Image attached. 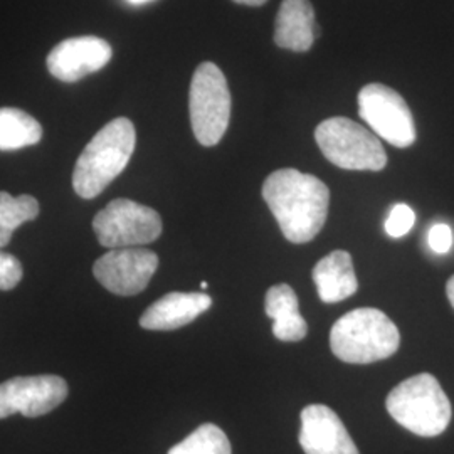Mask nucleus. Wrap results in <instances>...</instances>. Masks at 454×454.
<instances>
[{
    "mask_svg": "<svg viewBox=\"0 0 454 454\" xmlns=\"http://www.w3.org/2000/svg\"><path fill=\"white\" fill-rule=\"evenodd\" d=\"M262 199L290 243H309L325 226L330 191L311 174L296 168L276 170L262 184Z\"/></svg>",
    "mask_w": 454,
    "mask_h": 454,
    "instance_id": "nucleus-1",
    "label": "nucleus"
},
{
    "mask_svg": "<svg viewBox=\"0 0 454 454\" xmlns=\"http://www.w3.org/2000/svg\"><path fill=\"white\" fill-rule=\"evenodd\" d=\"M137 131L129 118H114L84 146L73 172V189L82 199H95L130 162Z\"/></svg>",
    "mask_w": 454,
    "mask_h": 454,
    "instance_id": "nucleus-2",
    "label": "nucleus"
},
{
    "mask_svg": "<svg viewBox=\"0 0 454 454\" xmlns=\"http://www.w3.org/2000/svg\"><path fill=\"white\" fill-rule=\"evenodd\" d=\"M401 345V333L389 317L375 309L345 313L332 326L330 347L341 362L372 364L392 357Z\"/></svg>",
    "mask_w": 454,
    "mask_h": 454,
    "instance_id": "nucleus-3",
    "label": "nucleus"
},
{
    "mask_svg": "<svg viewBox=\"0 0 454 454\" xmlns=\"http://www.w3.org/2000/svg\"><path fill=\"white\" fill-rule=\"evenodd\" d=\"M392 419L407 431L434 438L442 434L451 422V403L431 373H419L390 390L386 401Z\"/></svg>",
    "mask_w": 454,
    "mask_h": 454,
    "instance_id": "nucleus-4",
    "label": "nucleus"
},
{
    "mask_svg": "<svg viewBox=\"0 0 454 454\" xmlns=\"http://www.w3.org/2000/svg\"><path fill=\"white\" fill-rule=\"evenodd\" d=\"M315 140L326 160L345 170L379 172L387 165V153L379 137L354 120L335 116L322 121Z\"/></svg>",
    "mask_w": 454,
    "mask_h": 454,
    "instance_id": "nucleus-5",
    "label": "nucleus"
},
{
    "mask_svg": "<svg viewBox=\"0 0 454 454\" xmlns=\"http://www.w3.org/2000/svg\"><path fill=\"white\" fill-rule=\"evenodd\" d=\"M231 105L226 76L219 66H197L189 91V114L200 145L214 146L223 140L231 120Z\"/></svg>",
    "mask_w": 454,
    "mask_h": 454,
    "instance_id": "nucleus-6",
    "label": "nucleus"
},
{
    "mask_svg": "<svg viewBox=\"0 0 454 454\" xmlns=\"http://www.w3.org/2000/svg\"><path fill=\"white\" fill-rule=\"evenodd\" d=\"M98 243L108 249L140 247L162 234L160 214L130 199H114L93 219Z\"/></svg>",
    "mask_w": 454,
    "mask_h": 454,
    "instance_id": "nucleus-7",
    "label": "nucleus"
},
{
    "mask_svg": "<svg viewBox=\"0 0 454 454\" xmlns=\"http://www.w3.org/2000/svg\"><path fill=\"white\" fill-rule=\"evenodd\" d=\"M358 114L390 145L407 148L416 142V125L406 99L386 84L372 82L360 90Z\"/></svg>",
    "mask_w": 454,
    "mask_h": 454,
    "instance_id": "nucleus-8",
    "label": "nucleus"
},
{
    "mask_svg": "<svg viewBox=\"0 0 454 454\" xmlns=\"http://www.w3.org/2000/svg\"><path fill=\"white\" fill-rule=\"evenodd\" d=\"M67 397V384L59 375L14 377L0 384V419L12 414L26 418L44 416L61 406Z\"/></svg>",
    "mask_w": 454,
    "mask_h": 454,
    "instance_id": "nucleus-9",
    "label": "nucleus"
},
{
    "mask_svg": "<svg viewBox=\"0 0 454 454\" xmlns=\"http://www.w3.org/2000/svg\"><path fill=\"white\" fill-rule=\"evenodd\" d=\"M159 268V256L145 247L110 249L93 264L98 281L118 296L144 292Z\"/></svg>",
    "mask_w": 454,
    "mask_h": 454,
    "instance_id": "nucleus-10",
    "label": "nucleus"
},
{
    "mask_svg": "<svg viewBox=\"0 0 454 454\" xmlns=\"http://www.w3.org/2000/svg\"><path fill=\"white\" fill-rule=\"evenodd\" d=\"M112 46L97 35L71 37L51 49L48 54L49 73L59 82H80L93 74L112 59Z\"/></svg>",
    "mask_w": 454,
    "mask_h": 454,
    "instance_id": "nucleus-11",
    "label": "nucleus"
},
{
    "mask_svg": "<svg viewBox=\"0 0 454 454\" xmlns=\"http://www.w3.org/2000/svg\"><path fill=\"white\" fill-rule=\"evenodd\" d=\"M300 444L305 454H360L337 412L324 404L301 411Z\"/></svg>",
    "mask_w": 454,
    "mask_h": 454,
    "instance_id": "nucleus-12",
    "label": "nucleus"
},
{
    "mask_svg": "<svg viewBox=\"0 0 454 454\" xmlns=\"http://www.w3.org/2000/svg\"><path fill=\"white\" fill-rule=\"evenodd\" d=\"M212 307V298L206 293H168L152 303L140 317L145 330H177L192 324L199 315Z\"/></svg>",
    "mask_w": 454,
    "mask_h": 454,
    "instance_id": "nucleus-13",
    "label": "nucleus"
},
{
    "mask_svg": "<svg viewBox=\"0 0 454 454\" xmlns=\"http://www.w3.org/2000/svg\"><path fill=\"white\" fill-rule=\"evenodd\" d=\"M275 43L279 48L305 52L315 43V11L309 0H283L276 16Z\"/></svg>",
    "mask_w": 454,
    "mask_h": 454,
    "instance_id": "nucleus-14",
    "label": "nucleus"
},
{
    "mask_svg": "<svg viewBox=\"0 0 454 454\" xmlns=\"http://www.w3.org/2000/svg\"><path fill=\"white\" fill-rule=\"evenodd\" d=\"M311 276L324 303H339L357 292V276L352 256L347 251L337 249L325 256L317 262Z\"/></svg>",
    "mask_w": 454,
    "mask_h": 454,
    "instance_id": "nucleus-15",
    "label": "nucleus"
},
{
    "mask_svg": "<svg viewBox=\"0 0 454 454\" xmlns=\"http://www.w3.org/2000/svg\"><path fill=\"white\" fill-rule=\"evenodd\" d=\"M266 315L273 320V333L281 341L303 340L309 333V325L300 315L298 296L290 285H276L266 293Z\"/></svg>",
    "mask_w": 454,
    "mask_h": 454,
    "instance_id": "nucleus-16",
    "label": "nucleus"
},
{
    "mask_svg": "<svg viewBox=\"0 0 454 454\" xmlns=\"http://www.w3.org/2000/svg\"><path fill=\"white\" fill-rule=\"evenodd\" d=\"M43 138L41 123L19 108H0V150L12 152L35 145Z\"/></svg>",
    "mask_w": 454,
    "mask_h": 454,
    "instance_id": "nucleus-17",
    "label": "nucleus"
},
{
    "mask_svg": "<svg viewBox=\"0 0 454 454\" xmlns=\"http://www.w3.org/2000/svg\"><path fill=\"white\" fill-rule=\"evenodd\" d=\"M41 212L33 195H14L0 192V247L11 243L17 227L34 221Z\"/></svg>",
    "mask_w": 454,
    "mask_h": 454,
    "instance_id": "nucleus-18",
    "label": "nucleus"
},
{
    "mask_svg": "<svg viewBox=\"0 0 454 454\" xmlns=\"http://www.w3.org/2000/svg\"><path fill=\"white\" fill-rule=\"evenodd\" d=\"M168 454H232L226 433L215 424H202L174 448Z\"/></svg>",
    "mask_w": 454,
    "mask_h": 454,
    "instance_id": "nucleus-19",
    "label": "nucleus"
},
{
    "mask_svg": "<svg viewBox=\"0 0 454 454\" xmlns=\"http://www.w3.org/2000/svg\"><path fill=\"white\" fill-rule=\"evenodd\" d=\"M416 214L407 204H397L392 207L389 217L386 221V232L390 238H403L414 227Z\"/></svg>",
    "mask_w": 454,
    "mask_h": 454,
    "instance_id": "nucleus-20",
    "label": "nucleus"
},
{
    "mask_svg": "<svg viewBox=\"0 0 454 454\" xmlns=\"http://www.w3.org/2000/svg\"><path fill=\"white\" fill-rule=\"evenodd\" d=\"M24 270L16 256L0 251V290L9 292L14 290L22 279Z\"/></svg>",
    "mask_w": 454,
    "mask_h": 454,
    "instance_id": "nucleus-21",
    "label": "nucleus"
},
{
    "mask_svg": "<svg viewBox=\"0 0 454 454\" xmlns=\"http://www.w3.org/2000/svg\"><path fill=\"white\" fill-rule=\"evenodd\" d=\"M429 246L436 254L450 253L453 246V232L448 224H434L429 231Z\"/></svg>",
    "mask_w": 454,
    "mask_h": 454,
    "instance_id": "nucleus-22",
    "label": "nucleus"
},
{
    "mask_svg": "<svg viewBox=\"0 0 454 454\" xmlns=\"http://www.w3.org/2000/svg\"><path fill=\"white\" fill-rule=\"evenodd\" d=\"M446 294H448L450 303H451V307L454 309V276L450 278V281H448V285H446Z\"/></svg>",
    "mask_w": 454,
    "mask_h": 454,
    "instance_id": "nucleus-23",
    "label": "nucleus"
},
{
    "mask_svg": "<svg viewBox=\"0 0 454 454\" xmlns=\"http://www.w3.org/2000/svg\"><path fill=\"white\" fill-rule=\"evenodd\" d=\"M236 4H243V5H251V7H258L262 5L266 0H234Z\"/></svg>",
    "mask_w": 454,
    "mask_h": 454,
    "instance_id": "nucleus-24",
    "label": "nucleus"
},
{
    "mask_svg": "<svg viewBox=\"0 0 454 454\" xmlns=\"http://www.w3.org/2000/svg\"><path fill=\"white\" fill-rule=\"evenodd\" d=\"M131 4H145V2H152V0H129Z\"/></svg>",
    "mask_w": 454,
    "mask_h": 454,
    "instance_id": "nucleus-25",
    "label": "nucleus"
},
{
    "mask_svg": "<svg viewBox=\"0 0 454 454\" xmlns=\"http://www.w3.org/2000/svg\"><path fill=\"white\" fill-rule=\"evenodd\" d=\"M207 286H209V285H207L206 281H202V283H200V288H202V290H207Z\"/></svg>",
    "mask_w": 454,
    "mask_h": 454,
    "instance_id": "nucleus-26",
    "label": "nucleus"
}]
</instances>
